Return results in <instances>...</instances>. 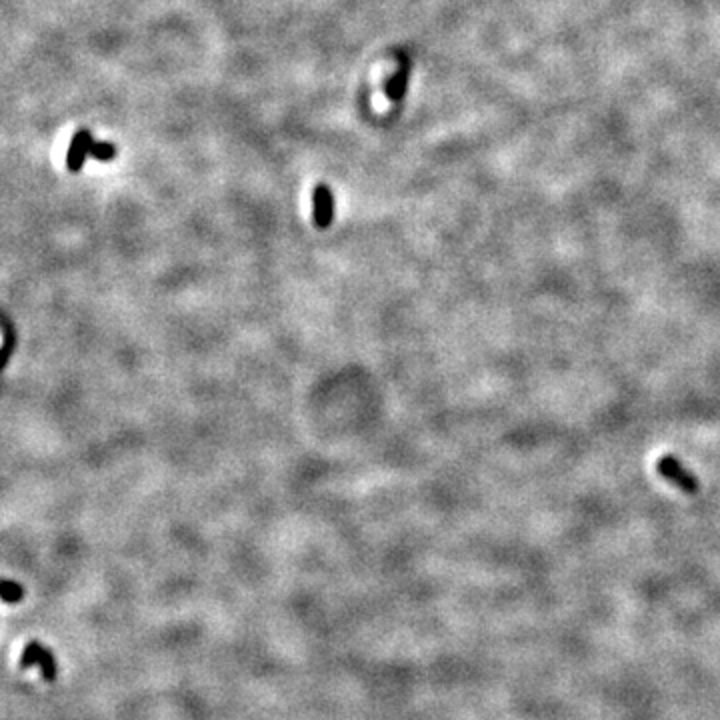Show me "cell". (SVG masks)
<instances>
[{
  "label": "cell",
  "mask_w": 720,
  "mask_h": 720,
  "mask_svg": "<svg viewBox=\"0 0 720 720\" xmlns=\"http://www.w3.org/2000/svg\"><path fill=\"white\" fill-rule=\"evenodd\" d=\"M656 470L663 476L664 480H668L670 484H675L678 490L686 492V494H696L700 490V480L692 473L691 468H686L682 461H678L672 454H664L656 461Z\"/></svg>",
  "instance_id": "1"
},
{
  "label": "cell",
  "mask_w": 720,
  "mask_h": 720,
  "mask_svg": "<svg viewBox=\"0 0 720 720\" xmlns=\"http://www.w3.org/2000/svg\"><path fill=\"white\" fill-rule=\"evenodd\" d=\"M32 664H41L43 678L46 682H55L57 680V663H55L52 652L48 648H44L41 642H36V640H30L29 645L24 647L22 654H20L18 666L22 670H27Z\"/></svg>",
  "instance_id": "2"
},
{
  "label": "cell",
  "mask_w": 720,
  "mask_h": 720,
  "mask_svg": "<svg viewBox=\"0 0 720 720\" xmlns=\"http://www.w3.org/2000/svg\"><path fill=\"white\" fill-rule=\"evenodd\" d=\"M92 132L88 129H80L74 136H72L69 152H66V168L69 173H80L87 164V159L90 157L92 150Z\"/></svg>",
  "instance_id": "3"
},
{
  "label": "cell",
  "mask_w": 720,
  "mask_h": 720,
  "mask_svg": "<svg viewBox=\"0 0 720 720\" xmlns=\"http://www.w3.org/2000/svg\"><path fill=\"white\" fill-rule=\"evenodd\" d=\"M334 218V196L329 185H318L312 192V220L318 231H326Z\"/></svg>",
  "instance_id": "4"
},
{
  "label": "cell",
  "mask_w": 720,
  "mask_h": 720,
  "mask_svg": "<svg viewBox=\"0 0 720 720\" xmlns=\"http://www.w3.org/2000/svg\"><path fill=\"white\" fill-rule=\"evenodd\" d=\"M408 71H410V64H408L406 58H403V66L398 69V72H396L394 76H390V80L387 82V87H384L389 101L398 102L404 99L406 88H408Z\"/></svg>",
  "instance_id": "5"
},
{
  "label": "cell",
  "mask_w": 720,
  "mask_h": 720,
  "mask_svg": "<svg viewBox=\"0 0 720 720\" xmlns=\"http://www.w3.org/2000/svg\"><path fill=\"white\" fill-rule=\"evenodd\" d=\"M90 157L99 162H110V160L116 159V146L108 141H94Z\"/></svg>",
  "instance_id": "6"
},
{
  "label": "cell",
  "mask_w": 720,
  "mask_h": 720,
  "mask_svg": "<svg viewBox=\"0 0 720 720\" xmlns=\"http://www.w3.org/2000/svg\"><path fill=\"white\" fill-rule=\"evenodd\" d=\"M0 596L6 605H15V603H20L22 596H24V589L18 584V582H13V580H2V586H0Z\"/></svg>",
  "instance_id": "7"
}]
</instances>
